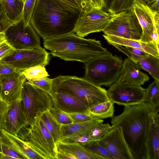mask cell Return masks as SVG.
Returning <instances> with one entry per match:
<instances>
[{"label":"cell","instance_id":"obj_24","mask_svg":"<svg viewBox=\"0 0 159 159\" xmlns=\"http://www.w3.org/2000/svg\"><path fill=\"white\" fill-rule=\"evenodd\" d=\"M57 150L67 153L75 159H103L85 149L77 143H67L60 141L56 143Z\"/></svg>","mask_w":159,"mask_h":159},{"label":"cell","instance_id":"obj_43","mask_svg":"<svg viewBox=\"0 0 159 159\" xmlns=\"http://www.w3.org/2000/svg\"><path fill=\"white\" fill-rule=\"evenodd\" d=\"M108 0H89L91 7L102 9L105 7Z\"/></svg>","mask_w":159,"mask_h":159},{"label":"cell","instance_id":"obj_33","mask_svg":"<svg viewBox=\"0 0 159 159\" xmlns=\"http://www.w3.org/2000/svg\"><path fill=\"white\" fill-rule=\"evenodd\" d=\"M49 111L54 118L61 125L73 123L72 120L68 113L54 107L51 108Z\"/></svg>","mask_w":159,"mask_h":159},{"label":"cell","instance_id":"obj_46","mask_svg":"<svg viewBox=\"0 0 159 159\" xmlns=\"http://www.w3.org/2000/svg\"><path fill=\"white\" fill-rule=\"evenodd\" d=\"M57 159H75L71 155L57 150L56 155Z\"/></svg>","mask_w":159,"mask_h":159},{"label":"cell","instance_id":"obj_26","mask_svg":"<svg viewBox=\"0 0 159 159\" xmlns=\"http://www.w3.org/2000/svg\"><path fill=\"white\" fill-rule=\"evenodd\" d=\"M40 118L52 135L56 144L61 141L62 140L61 125L54 118L49 110L43 113Z\"/></svg>","mask_w":159,"mask_h":159},{"label":"cell","instance_id":"obj_8","mask_svg":"<svg viewBox=\"0 0 159 159\" xmlns=\"http://www.w3.org/2000/svg\"><path fill=\"white\" fill-rule=\"evenodd\" d=\"M104 34L133 40H140L142 34L141 27L132 9L111 15Z\"/></svg>","mask_w":159,"mask_h":159},{"label":"cell","instance_id":"obj_51","mask_svg":"<svg viewBox=\"0 0 159 159\" xmlns=\"http://www.w3.org/2000/svg\"><path fill=\"white\" fill-rule=\"evenodd\" d=\"M3 42H0V44H1L2 43H3Z\"/></svg>","mask_w":159,"mask_h":159},{"label":"cell","instance_id":"obj_48","mask_svg":"<svg viewBox=\"0 0 159 159\" xmlns=\"http://www.w3.org/2000/svg\"><path fill=\"white\" fill-rule=\"evenodd\" d=\"M6 41L4 33H0V43Z\"/></svg>","mask_w":159,"mask_h":159},{"label":"cell","instance_id":"obj_14","mask_svg":"<svg viewBox=\"0 0 159 159\" xmlns=\"http://www.w3.org/2000/svg\"><path fill=\"white\" fill-rule=\"evenodd\" d=\"M113 127L107 134L98 141L107 149L113 159H133L121 127Z\"/></svg>","mask_w":159,"mask_h":159},{"label":"cell","instance_id":"obj_34","mask_svg":"<svg viewBox=\"0 0 159 159\" xmlns=\"http://www.w3.org/2000/svg\"><path fill=\"white\" fill-rule=\"evenodd\" d=\"M52 80L53 79L46 77L39 80L28 81L32 84L48 92L52 96Z\"/></svg>","mask_w":159,"mask_h":159},{"label":"cell","instance_id":"obj_29","mask_svg":"<svg viewBox=\"0 0 159 159\" xmlns=\"http://www.w3.org/2000/svg\"><path fill=\"white\" fill-rule=\"evenodd\" d=\"M29 81L39 80L49 76L45 66L38 65L20 71Z\"/></svg>","mask_w":159,"mask_h":159},{"label":"cell","instance_id":"obj_6","mask_svg":"<svg viewBox=\"0 0 159 159\" xmlns=\"http://www.w3.org/2000/svg\"><path fill=\"white\" fill-rule=\"evenodd\" d=\"M21 103L29 125L54 105L51 94L26 80L23 86Z\"/></svg>","mask_w":159,"mask_h":159},{"label":"cell","instance_id":"obj_16","mask_svg":"<svg viewBox=\"0 0 159 159\" xmlns=\"http://www.w3.org/2000/svg\"><path fill=\"white\" fill-rule=\"evenodd\" d=\"M132 9L142 29L140 41L144 43L153 42L152 35L154 18L156 13L159 12L152 9L142 0H135Z\"/></svg>","mask_w":159,"mask_h":159},{"label":"cell","instance_id":"obj_45","mask_svg":"<svg viewBox=\"0 0 159 159\" xmlns=\"http://www.w3.org/2000/svg\"><path fill=\"white\" fill-rule=\"evenodd\" d=\"M65 0L74 6L81 8L84 11L88 9L85 5L80 0Z\"/></svg>","mask_w":159,"mask_h":159},{"label":"cell","instance_id":"obj_21","mask_svg":"<svg viewBox=\"0 0 159 159\" xmlns=\"http://www.w3.org/2000/svg\"><path fill=\"white\" fill-rule=\"evenodd\" d=\"M158 111L159 110H157L151 116L146 145L148 159H159Z\"/></svg>","mask_w":159,"mask_h":159},{"label":"cell","instance_id":"obj_40","mask_svg":"<svg viewBox=\"0 0 159 159\" xmlns=\"http://www.w3.org/2000/svg\"><path fill=\"white\" fill-rule=\"evenodd\" d=\"M14 49L6 41L0 45V60L11 53Z\"/></svg>","mask_w":159,"mask_h":159},{"label":"cell","instance_id":"obj_41","mask_svg":"<svg viewBox=\"0 0 159 159\" xmlns=\"http://www.w3.org/2000/svg\"><path fill=\"white\" fill-rule=\"evenodd\" d=\"M9 105L0 98V126H2L6 117Z\"/></svg>","mask_w":159,"mask_h":159},{"label":"cell","instance_id":"obj_52","mask_svg":"<svg viewBox=\"0 0 159 159\" xmlns=\"http://www.w3.org/2000/svg\"><path fill=\"white\" fill-rule=\"evenodd\" d=\"M0 127H2V126H0Z\"/></svg>","mask_w":159,"mask_h":159},{"label":"cell","instance_id":"obj_38","mask_svg":"<svg viewBox=\"0 0 159 159\" xmlns=\"http://www.w3.org/2000/svg\"><path fill=\"white\" fill-rule=\"evenodd\" d=\"M68 114L72 120L73 123L86 122L91 120L94 118L88 113H73Z\"/></svg>","mask_w":159,"mask_h":159},{"label":"cell","instance_id":"obj_23","mask_svg":"<svg viewBox=\"0 0 159 159\" xmlns=\"http://www.w3.org/2000/svg\"><path fill=\"white\" fill-rule=\"evenodd\" d=\"M103 122L102 119L94 117L84 122L61 125L62 140L66 138L87 134L96 125Z\"/></svg>","mask_w":159,"mask_h":159},{"label":"cell","instance_id":"obj_20","mask_svg":"<svg viewBox=\"0 0 159 159\" xmlns=\"http://www.w3.org/2000/svg\"><path fill=\"white\" fill-rule=\"evenodd\" d=\"M140 68L128 58L124 61L119 81L129 84L141 86L148 81L149 77L140 70Z\"/></svg>","mask_w":159,"mask_h":159},{"label":"cell","instance_id":"obj_37","mask_svg":"<svg viewBox=\"0 0 159 159\" xmlns=\"http://www.w3.org/2000/svg\"><path fill=\"white\" fill-rule=\"evenodd\" d=\"M112 46L115 47L119 51L125 54L129 53L138 56H143L148 53L139 49L128 46L118 45H113Z\"/></svg>","mask_w":159,"mask_h":159},{"label":"cell","instance_id":"obj_32","mask_svg":"<svg viewBox=\"0 0 159 159\" xmlns=\"http://www.w3.org/2000/svg\"><path fill=\"white\" fill-rule=\"evenodd\" d=\"M108 123L99 124L87 133L93 141L98 140L107 134L113 128Z\"/></svg>","mask_w":159,"mask_h":159},{"label":"cell","instance_id":"obj_13","mask_svg":"<svg viewBox=\"0 0 159 159\" xmlns=\"http://www.w3.org/2000/svg\"><path fill=\"white\" fill-rule=\"evenodd\" d=\"M29 126L21 101L17 100L9 104L2 128L24 141L28 133Z\"/></svg>","mask_w":159,"mask_h":159},{"label":"cell","instance_id":"obj_22","mask_svg":"<svg viewBox=\"0 0 159 159\" xmlns=\"http://www.w3.org/2000/svg\"><path fill=\"white\" fill-rule=\"evenodd\" d=\"M140 68L147 71L155 80L159 81V58L147 53L143 56L125 54Z\"/></svg>","mask_w":159,"mask_h":159},{"label":"cell","instance_id":"obj_42","mask_svg":"<svg viewBox=\"0 0 159 159\" xmlns=\"http://www.w3.org/2000/svg\"><path fill=\"white\" fill-rule=\"evenodd\" d=\"M17 70L11 65L2 60H0V75L10 74Z\"/></svg>","mask_w":159,"mask_h":159},{"label":"cell","instance_id":"obj_35","mask_svg":"<svg viewBox=\"0 0 159 159\" xmlns=\"http://www.w3.org/2000/svg\"><path fill=\"white\" fill-rule=\"evenodd\" d=\"M37 0H26L24 3L22 19L25 24H30Z\"/></svg>","mask_w":159,"mask_h":159},{"label":"cell","instance_id":"obj_17","mask_svg":"<svg viewBox=\"0 0 159 159\" xmlns=\"http://www.w3.org/2000/svg\"><path fill=\"white\" fill-rule=\"evenodd\" d=\"M54 107L67 113H88L89 107L74 96L64 92L53 91Z\"/></svg>","mask_w":159,"mask_h":159},{"label":"cell","instance_id":"obj_39","mask_svg":"<svg viewBox=\"0 0 159 159\" xmlns=\"http://www.w3.org/2000/svg\"><path fill=\"white\" fill-rule=\"evenodd\" d=\"M2 153L11 157L13 159H26V158L16 151L0 141Z\"/></svg>","mask_w":159,"mask_h":159},{"label":"cell","instance_id":"obj_36","mask_svg":"<svg viewBox=\"0 0 159 159\" xmlns=\"http://www.w3.org/2000/svg\"><path fill=\"white\" fill-rule=\"evenodd\" d=\"M7 16L3 7L0 1V33H4L10 25L14 23Z\"/></svg>","mask_w":159,"mask_h":159},{"label":"cell","instance_id":"obj_3","mask_svg":"<svg viewBox=\"0 0 159 159\" xmlns=\"http://www.w3.org/2000/svg\"><path fill=\"white\" fill-rule=\"evenodd\" d=\"M43 44L53 56L84 63L107 52L100 41L85 39L74 33L44 40Z\"/></svg>","mask_w":159,"mask_h":159},{"label":"cell","instance_id":"obj_2","mask_svg":"<svg viewBox=\"0 0 159 159\" xmlns=\"http://www.w3.org/2000/svg\"><path fill=\"white\" fill-rule=\"evenodd\" d=\"M123 112L113 116V126H120L133 159H148L147 142L152 115L158 110L147 102L125 106Z\"/></svg>","mask_w":159,"mask_h":159},{"label":"cell","instance_id":"obj_53","mask_svg":"<svg viewBox=\"0 0 159 159\" xmlns=\"http://www.w3.org/2000/svg\"></svg>","mask_w":159,"mask_h":159},{"label":"cell","instance_id":"obj_49","mask_svg":"<svg viewBox=\"0 0 159 159\" xmlns=\"http://www.w3.org/2000/svg\"><path fill=\"white\" fill-rule=\"evenodd\" d=\"M2 128V127H0V139L1 137V129ZM2 153V151L1 149V144L0 143V157Z\"/></svg>","mask_w":159,"mask_h":159},{"label":"cell","instance_id":"obj_50","mask_svg":"<svg viewBox=\"0 0 159 159\" xmlns=\"http://www.w3.org/2000/svg\"><path fill=\"white\" fill-rule=\"evenodd\" d=\"M24 2H24H25V1L26 0H22Z\"/></svg>","mask_w":159,"mask_h":159},{"label":"cell","instance_id":"obj_12","mask_svg":"<svg viewBox=\"0 0 159 159\" xmlns=\"http://www.w3.org/2000/svg\"><path fill=\"white\" fill-rule=\"evenodd\" d=\"M111 17V14L102 9L91 7L84 11L79 18L75 33L84 37L91 33L103 31Z\"/></svg>","mask_w":159,"mask_h":159},{"label":"cell","instance_id":"obj_7","mask_svg":"<svg viewBox=\"0 0 159 159\" xmlns=\"http://www.w3.org/2000/svg\"><path fill=\"white\" fill-rule=\"evenodd\" d=\"M44 159H57V149L52 135L40 117L30 125L24 140Z\"/></svg>","mask_w":159,"mask_h":159},{"label":"cell","instance_id":"obj_9","mask_svg":"<svg viewBox=\"0 0 159 159\" xmlns=\"http://www.w3.org/2000/svg\"><path fill=\"white\" fill-rule=\"evenodd\" d=\"M6 41L15 50L32 49L41 46L39 37L31 24L22 18L4 32Z\"/></svg>","mask_w":159,"mask_h":159},{"label":"cell","instance_id":"obj_44","mask_svg":"<svg viewBox=\"0 0 159 159\" xmlns=\"http://www.w3.org/2000/svg\"><path fill=\"white\" fill-rule=\"evenodd\" d=\"M152 10L159 12V0H142Z\"/></svg>","mask_w":159,"mask_h":159},{"label":"cell","instance_id":"obj_27","mask_svg":"<svg viewBox=\"0 0 159 159\" xmlns=\"http://www.w3.org/2000/svg\"><path fill=\"white\" fill-rule=\"evenodd\" d=\"M114 103L109 100L89 107L88 113L91 116L101 119L112 117L114 115Z\"/></svg>","mask_w":159,"mask_h":159},{"label":"cell","instance_id":"obj_47","mask_svg":"<svg viewBox=\"0 0 159 159\" xmlns=\"http://www.w3.org/2000/svg\"><path fill=\"white\" fill-rule=\"evenodd\" d=\"M81 1H82L84 3L85 5L86 6V7L87 8L89 9L91 7L90 6L89 0H80Z\"/></svg>","mask_w":159,"mask_h":159},{"label":"cell","instance_id":"obj_28","mask_svg":"<svg viewBox=\"0 0 159 159\" xmlns=\"http://www.w3.org/2000/svg\"><path fill=\"white\" fill-rule=\"evenodd\" d=\"M145 102L152 105L157 109L159 105V81L155 80L146 89Z\"/></svg>","mask_w":159,"mask_h":159},{"label":"cell","instance_id":"obj_1","mask_svg":"<svg viewBox=\"0 0 159 159\" xmlns=\"http://www.w3.org/2000/svg\"><path fill=\"white\" fill-rule=\"evenodd\" d=\"M65 0H37L30 23L44 40L74 33L84 12Z\"/></svg>","mask_w":159,"mask_h":159},{"label":"cell","instance_id":"obj_31","mask_svg":"<svg viewBox=\"0 0 159 159\" xmlns=\"http://www.w3.org/2000/svg\"><path fill=\"white\" fill-rule=\"evenodd\" d=\"M135 0H111L108 9L111 15L130 10L132 8Z\"/></svg>","mask_w":159,"mask_h":159},{"label":"cell","instance_id":"obj_18","mask_svg":"<svg viewBox=\"0 0 159 159\" xmlns=\"http://www.w3.org/2000/svg\"><path fill=\"white\" fill-rule=\"evenodd\" d=\"M0 141L25 157L26 159H44L25 142L2 128Z\"/></svg>","mask_w":159,"mask_h":159},{"label":"cell","instance_id":"obj_4","mask_svg":"<svg viewBox=\"0 0 159 159\" xmlns=\"http://www.w3.org/2000/svg\"><path fill=\"white\" fill-rule=\"evenodd\" d=\"M52 90L70 94L86 104L89 107L110 100L107 90L84 78L60 75L53 79Z\"/></svg>","mask_w":159,"mask_h":159},{"label":"cell","instance_id":"obj_30","mask_svg":"<svg viewBox=\"0 0 159 159\" xmlns=\"http://www.w3.org/2000/svg\"><path fill=\"white\" fill-rule=\"evenodd\" d=\"M80 144L86 150L103 159H113L107 149L100 145L97 140Z\"/></svg>","mask_w":159,"mask_h":159},{"label":"cell","instance_id":"obj_19","mask_svg":"<svg viewBox=\"0 0 159 159\" xmlns=\"http://www.w3.org/2000/svg\"><path fill=\"white\" fill-rule=\"evenodd\" d=\"M103 36L109 44L127 46L139 49L159 58V46L154 42L144 43L122 37L104 34Z\"/></svg>","mask_w":159,"mask_h":159},{"label":"cell","instance_id":"obj_25","mask_svg":"<svg viewBox=\"0 0 159 159\" xmlns=\"http://www.w3.org/2000/svg\"><path fill=\"white\" fill-rule=\"evenodd\" d=\"M8 18L16 23L22 18L24 2L22 0H1Z\"/></svg>","mask_w":159,"mask_h":159},{"label":"cell","instance_id":"obj_15","mask_svg":"<svg viewBox=\"0 0 159 159\" xmlns=\"http://www.w3.org/2000/svg\"><path fill=\"white\" fill-rule=\"evenodd\" d=\"M26 80L19 70L0 75V98L9 105L17 100L21 101L23 84Z\"/></svg>","mask_w":159,"mask_h":159},{"label":"cell","instance_id":"obj_5","mask_svg":"<svg viewBox=\"0 0 159 159\" xmlns=\"http://www.w3.org/2000/svg\"><path fill=\"white\" fill-rule=\"evenodd\" d=\"M123 61L107 51L85 63L83 78L99 86L111 85L119 77Z\"/></svg>","mask_w":159,"mask_h":159},{"label":"cell","instance_id":"obj_10","mask_svg":"<svg viewBox=\"0 0 159 159\" xmlns=\"http://www.w3.org/2000/svg\"><path fill=\"white\" fill-rule=\"evenodd\" d=\"M1 60L20 71L36 66H47L49 63L50 54L41 47L30 49H14Z\"/></svg>","mask_w":159,"mask_h":159},{"label":"cell","instance_id":"obj_11","mask_svg":"<svg viewBox=\"0 0 159 159\" xmlns=\"http://www.w3.org/2000/svg\"><path fill=\"white\" fill-rule=\"evenodd\" d=\"M110 101L125 106L145 102L146 89L117 80L107 90Z\"/></svg>","mask_w":159,"mask_h":159}]
</instances>
